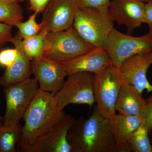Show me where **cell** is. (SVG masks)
Segmentation results:
<instances>
[{
    "instance_id": "17",
    "label": "cell",
    "mask_w": 152,
    "mask_h": 152,
    "mask_svg": "<svg viewBox=\"0 0 152 152\" xmlns=\"http://www.w3.org/2000/svg\"><path fill=\"white\" fill-rule=\"evenodd\" d=\"M146 99L135 87L126 82L123 84L115 105V110L126 115H143Z\"/></svg>"
},
{
    "instance_id": "14",
    "label": "cell",
    "mask_w": 152,
    "mask_h": 152,
    "mask_svg": "<svg viewBox=\"0 0 152 152\" xmlns=\"http://www.w3.org/2000/svg\"><path fill=\"white\" fill-rule=\"evenodd\" d=\"M59 63L67 75L80 72L97 74L112 64L104 47H94L88 52L73 59Z\"/></svg>"
},
{
    "instance_id": "10",
    "label": "cell",
    "mask_w": 152,
    "mask_h": 152,
    "mask_svg": "<svg viewBox=\"0 0 152 152\" xmlns=\"http://www.w3.org/2000/svg\"><path fill=\"white\" fill-rule=\"evenodd\" d=\"M78 9L75 0H51L43 11L42 28L54 32L72 27Z\"/></svg>"
},
{
    "instance_id": "26",
    "label": "cell",
    "mask_w": 152,
    "mask_h": 152,
    "mask_svg": "<svg viewBox=\"0 0 152 152\" xmlns=\"http://www.w3.org/2000/svg\"><path fill=\"white\" fill-rule=\"evenodd\" d=\"M146 105L143 113V115L145 118V123L150 133L152 130V95L146 99Z\"/></svg>"
},
{
    "instance_id": "4",
    "label": "cell",
    "mask_w": 152,
    "mask_h": 152,
    "mask_svg": "<svg viewBox=\"0 0 152 152\" xmlns=\"http://www.w3.org/2000/svg\"><path fill=\"white\" fill-rule=\"evenodd\" d=\"M94 47L87 43L72 27L60 31L48 32L43 58L58 63L67 61Z\"/></svg>"
},
{
    "instance_id": "3",
    "label": "cell",
    "mask_w": 152,
    "mask_h": 152,
    "mask_svg": "<svg viewBox=\"0 0 152 152\" xmlns=\"http://www.w3.org/2000/svg\"><path fill=\"white\" fill-rule=\"evenodd\" d=\"M114 20L109 12L96 9H78L73 27L87 43L93 47H104L114 28Z\"/></svg>"
},
{
    "instance_id": "27",
    "label": "cell",
    "mask_w": 152,
    "mask_h": 152,
    "mask_svg": "<svg viewBox=\"0 0 152 152\" xmlns=\"http://www.w3.org/2000/svg\"><path fill=\"white\" fill-rule=\"evenodd\" d=\"M29 9L38 13L43 12L51 0H28Z\"/></svg>"
},
{
    "instance_id": "28",
    "label": "cell",
    "mask_w": 152,
    "mask_h": 152,
    "mask_svg": "<svg viewBox=\"0 0 152 152\" xmlns=\"http://www.w3.org/2000/svg\"><path fill=\"white\" fill-rule=\"evenodd\" d=\"M144 23H146L148 26L149 31L152 32V2L145 3Z\"/></svg>"
},
{
    "instance_id": "1",
    "label": "cell",
    "mask_w": 152,
    "mask_h": 152,
    "mask_svg": "<svg viewBox=\"0 0 152 152\" xmlns=\"http://www.w3.org/2000/svg\"><path fill=\"white\" fill-rule=\"evenodd\" d=\"M67 138L74 152H117L109 118L96 105L87 118L81 116L68 132Z\"/></svg>"
},
{
    "instance_id": "31",
    "label": "cell",
    "mask_w": 152,
    "mask_h": 152,
    "mask_svg": "<svg viewBox=\"0 0 152 152\" xmlns=\"http://www.w3.org/2000/svg\"><path fill=\"white\" fill-rule=\"evenodd\" d=\"M3 118L0 116V126L3 124Z\"/></svg>"
},
{
    "instance_id": "18",
    "label": "cell",
    "mask_w": 152,
    "mask_h": 152,
    "mask_svg": "<svg viewBox=\"0 0 152 152\" xmlns=\"http://www.w3.org/2000/svg\"><path fill=\"white\" fill-rule=\"evenodd\" d=\"M48 32L46 29L42 28L37 34L22 40L23 50L31 61L43 58Z\"/></svg>"
},
{
    "instance_id": "29",
    "label": "cell",
    "mask_w": 152,
    "mask_h": 152,
    "mask_svg": "<svg viewBox=\"0 0 152 152\" xmlns=\"http://www.w3.org/2000/svg\"><path fill=\"white\" fill-rule=\"evenodd\" d=\"M6 1H11L17 2L20 3L24 1L25 0H6Z\"/></svg>"
},
{
    "instance_id": "16",
    "label": "cell",
    "mask_w": 152,
    "mask_h": 152,
    "mask_svg": "<svg viewBox=\"0 0 152 152\" xmlns=\"http://www.w3.org/2000/svg\"><path fill=\"white\" fill-rule=\"evenodd\" d=\"M116 145L117 152H131L128 141L132 134L145 122L143 115H126L115 114L109 118Z\"/></svg>"
},
{
    "instance_id": "32",
    "label": "cell",
    "mask_w": 152,
    "mask_h": 152,
    "mask_svg": "<svg viewBox=\"0 0 152 152\" xmlns=\"http://www.w3.org/2000/svg\"><path fill=\"white\" fill-rule=\"evenodd\" d=\"M142 1L144 2H148V1H151L152 2V0H142Z\"/></svg>"
},
{
    "instance_id": "20",
    "label": "cell",
    "mask_w": 152,
    "mask_h": 152,
    "mask_svg": "<svg viewBox=\"0 0 152 152\" xmlns=\"http://www.w3.org/2000/svg\"><path fill=\"white\" fill-rule=\"evenodd\" d=\"M149 132L144 122L131 135L128 141L130 152H152Z\"/></svg>"
},
{
    "instance_id": "19",
    "label": "cell",
    "mask_w": 152,
    "mask_h": 152,
    "mask_svg": "<svg viewBox=\"0 0 152 152\" xmlns=\"http://www.w3.org/2000/svg\"><path fill=\"white\" fill-rule=\"evenodd\" d=\"M22 126L20 123L15 125L0 126V152H16Z\"/></svg>"
},
{
    "instance_id": "22",
    "label": "cell",
    "mask_w": 152,
    "mask_h": 152,
    "mask_svg": "<svg viewBox=\"0 0 152 152\" xmlns=\"http://www.w3.org/2000/svg\"><path fill=\"white\" fill-rule=\"evenodd\" d=\"M38 13L34 12L30 16L27 20L26 22H19L15 25V26L18 29V35L22 39H28L39 34L42 28V26L41 23H38L36 21V18Z\"/></svg>"
},
{
    "instance_id": "6",
    "label": "cell",
    "mask_w": 152,
    "mask_h": 152,
    "mask_svg": "<svg viewBox=\"0 0 152 152\" xmlns=\"http://www.w3.org/2000/svg\"><path fill=\"white\" fill-rule=\"evenodd\" d=\"M125 82L119 68L113 64L100 72L94 74L95 102L100 112L106 118H109L116 114V103Z\"/></svg>"
},
{
    "instance_id": "8",
    "label": "cell",
    "mask_w": 152,
    "mask_h": 152,
    "mask_svg": "<svg viewBox=\"0 0 152 152\" xmlns=\"http://www.w3.org/2000/svg\"><path fill=\"white\" fill-rule=\"evenodd\" d=\"M62 87L55 95L60 111L70 104H87L91 108L95 102L94 74L80 72L68 75Z\"/></svg>"
},
{
    "instance_id": "30",
    "label": "cell",
    "mask_w": 152,
    "mask_h": 152,
    "mask_svg": "<svg viewBox=\"0 0 152 152\" xmlns=\"http://www.w3.org/2000/svg\"><path fill=\"white\" fill-rule=\"evenodd\" d=\"M149 136L150 140H151V141L152 142V130L150 132Z\"/></svg>"
},
{
    "instance_id": "21",
    "label": "cell",
    "mask_w": 152,
    "mask_h": 152,
    "mask_svg": "<svg viewBox=\"0 0 152 152\" xmlns=\"http://www.w3.org/2000/svg\"><path fill=\"white\" fill-rule=\"evenodd\" d=\"M22 7L17 2L0 0V22L15 26L23 19Z\"/></svg>"
},
{
    "instance_id": "13",
    "label": "cell",
    "mask_w": 152,
    "mask_h": 152,
    "mask_svg": "<svg viewBox=\"0 0 152 152\" xmlns=\"http://www.w3.org/2000/svg\"><path fill=\"white\" fill-rule=\"evenodd\" d=\"M31 68L40 89L54 96L61 89L68 76L60 63L47 58L32 61Z\"/></svg>"
},
{
    "instance_id": "24",
    "label": "cell",
    "mask_w": 152,
    "mask_h": 152,
    "mask_svg": "<svg viewBox=\"0 0 152 152\" xmlns=\"http://www.w3.org/2000/svg\"><path fill=\"white\" fill-rule=\"evenodd\" d=\"M18 56L17 49H7L0 51V66L8 67L10 66Z\"/></svg>"
},
{
    "instance_id": "11",
    "label": "cell",
    "mask_w": 152,
    "mask_h": 152,
    "mask_svg": "<svg viewBox=\"0 0 152 152\" xmlns=\"http://www.w3.org/2000/svg\"><path fill=\"white\" fill-rule=\"evenodd\" d=\"M145 3L142 0H112L109 13L114 21L127 28L132 34L145 21Z\"/></svg>"
},
{
    "instance_id": "9",
    "label": "cell",
    "mask_w": 152,
    "mask_h": 152,
    "mask_svg": "<svg viewBox=\"0 0 152 152\" xmlns=\"http://www.w3.org/2000/svg\"><path fill=\"white\" fill-rule=\"evenodd\" d=\"M76 120L64 113L61 118L37 140L30 152H74L69 142V130Z\"/></svg>"
},
{
    "instance_id": "7",
    "label": "cell",
    "mask_w": 152,
    "mask_h": 152,
    "mask_svg": "<svg viewBox=\"0 0 152 152\" xmlns=\"http://www.w3.org/2000/svg\"><path fill=\"white\" fill-rule=\"evenodd\" d=\"M104 48L112 64L119 68L129 58L152 51V32L140 37L125 34L114 28L110 33Z\"/></svg>"
},
{
    "instance_id": "2",
    "label": "cell",
    "mask_w": 152,
    "mask_h": 152,
    "mask_svg": "<svg viewBox=\"0 0 152 152\" xmlns=\"http://www.w3.org/2000/svg\"><path fill=\"white\" fill-rule=\"evenodd\" d=\"M64 113L58 109L54 95L39 89L22 118L24 125L22 126L18 143L19 151L30 152L37 140L51 127Z\"/></svg>"
},
{
    "instance_id": "5",
    "label": "cell",
    "mask_w": 152,
    "mask_h": 152,
    "mask_svg": "<svg viewBox=\"0 0 152 152\" xmlns=\"http://www.w3.org/2000/svg\"><path fill=\"white\" fill-rule=\"evenodd\" d=\"M39 90V83L35 77L4 87L6 106L3 124H19Z\"/></svg>"
},
{
    "instance_id": "23",
    "label": "cell",
    "mask_w": 152,
    "mask_h": 152,
    "mask_svg": "<svg viewBox=\"0 0 152 152\" xmlns=\"http://www.w3.org/2000/svg\"><path fill=\"white\" fill-rule=\"evenodd\" d=\"M111 0H75L79 9L92 8L102 12H109Z\"/></svg>"
},
{
    "instance_id": "15",
    "label": "cell",
    "mask_w": 152,
    "mask_h": 152,
    "mask_svg": "<svg viewBox=\"0 0 152 152\" xmlns=\"http://www.w3.org/2000/svg\"><path fill=\"white\" fill-rule=\"evenodd\" d=\"M23 39L17 34L10 42L18 50V56L14 63L6 69L0 77V86L6 87L20 83L30 78L32 72V61L25 54L22 48Z\"/></svg>"
},
{
    "instance_id": "12",
    "label": "cell",
    "mask_w": 152,
    "mask_h": 152,
    "mask_svg": "<svg viewBox=\"0 0 152 152\" xmlns=\"http://www.w3.org/2000/svg\"><path fill=\"white\" fill-rule=\"evenodd\" d=\"M152 65V51L130 57L122 64L119 69L125 81L142 94L152 92V85L148 81L147 72Z\"/></svg>"
},
{
    "instance_id": "25",
    "label": "cell",
    "mask_w": 152,
    "mask_h": 152,
    "mask_svg": "<svg viewBox=\"0 0 152 152\" xmlns=\"http://www.w3.org/2000/svg\"><path fill=\"white\" fill-rule=\"evenodd\" d=\"M12 28V27L10 25L0 22V48L10 42L13 37Z\"/></svg>"
}]
</instances>
